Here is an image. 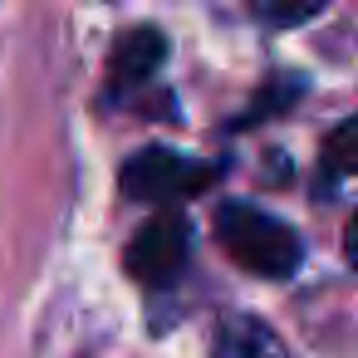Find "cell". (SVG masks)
<instances>
[{
    "label": "cell",
    "instance_id": "4",
    "mask_svg": "<svg viewBox=\"0 0 358 358\" xmlns=\"http://www.w3.org/2000/svg\"><path fill=\"white\" fill-rule=\"evenodd\" d=\"M162 59H167V35H162V30L138 25V30L118 35V45H113V55H108V89H113V94H133L138 84L152 79V69H157Z\"/></svg>",
    "mask_w": 358,
    "mask_h": 358
},
{
    "label": "cell",
    "instance_id": "1",
    "mask_svg": "<svg viewBox=\"0 0 358 358\" xmlns=\"http://www.w3.org/2000/svg\"><path fill=\"white\" fill-rule=\"evenodd\" d=\"M211 226H216L221 250H226L236 265L255 270L260 280H289V275L299 270V260H304V245H299L294 226H285V221L265 216L260 206L221 201Z\"/></svg>",
    "mask_w": 358,
    "mask_h": 358
},
{
    "label": "cell",
    "instance_id": "9",
    "mask_svg": "<svg viewBox=\"0 0 358 358\" xmlns=\"http://www.w3.org/2000/svg\"><path fill=\"white\" fill-rule=\"evenodd\" d=\"M343 260L358 270V211L348 216V226H343Z\"/></svg>",
    "mask_w": 358,
    "mask_h": 358
},
{
    "label": "cell",
    "instance_id": "7",
    "mask_svg": "<svg viewBox=\"0 0 358 358\" xmlns=\"http://www.w3.org/2000/svg\"><path fill=\"white\" fill-rule=\"evenodd\" d=\"M294 99H299V84H294V79H285V84H270V89L260 94V103H255L245 118H236V123H241V128H245V123H260V118H270L275 108H289Z\"/></svg>",
    "mask_w": 358,
    "mask_h": 358
},
{
    "label": "cell",
    "instance_id": "8",
    "mask_svg": "<svg viewBox=\"0 0 358 358\" xmlns=\"http://www.w3.org/2000/svg\"><path fill=\"white\" fill-rule=\"evenodd\" d=\"M255 15L270 20V25H299V20H314L319 6H299V10H285V6H255Z\"/></svg>",
    "mask_w": 358,
    "mask_h": 358
},
{
    "label": "cell",
    "instance_id": "6",
    "mask_svg": "<svg viewBox=\"0 0 358 358\" xmlns=\"http://www.w3.org/2000/svg\"><path fill=\"white\" fill-rule=\"evenodd\" d=\"M324 162H329V172H358V113L343 118L324 138Z\"/></svg>",
    "mask_w": 358,
    "mask_h": 358
},
{
    "label": "cell",
    "instance_id": "2",
    "mask_svg": "<svg viewBox=\"0 0 358 358\" xmlns=\"http://www.w3.org/2000/svg\"><path fill=\"white\" fill-rule=\"evenodd\" d=\"M226 167L221 162H192V157H182V152H172V148H143L138 157H128L123 162V192L133 196V201H182V196H196V192H206L216 177H221Z\"/></svg>",
    "mask_w": 358,
    "mask_h": 358
},
{
    "label": "cell",
    "instance_id": "5",
    "mask_svg": "<svg viewBox=\"0 0 358 358\" xmlns=\"http://www.w3.org/2000/svg\"><path fill=\"white\" fill-rule=\"evenodd\" d=\"M216 358H285V348L275 343V334L245 314L221 319L216 329Z\"/></svg>",
    "mask_w": 358,
    "mask_h": 358
},
{
    "label": "cell",
    "instance_id": "3",
    "mask_svg": "<svg viewBox=\"0 0 358 358\" xmlns=\"http://www.w3.org/2000/svg\"><path fill=\"white\" fill-rule=\"evenodd\" d=\"M187 250H192V226L182 211H157L148 226H138V236L128 241V275L148 289H162L182 275L187 265Z\"/></svg>",
    "mask_w": 358,
    "mask_h": 358
}]
</instances>
